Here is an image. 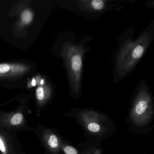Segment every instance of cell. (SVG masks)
I'll use <instances>...</instances> for the list:
<instances>
[{"instance_id": "3", "label": "cell", "mask_w": 154, "mask_h": 154, "mask_svg": "<svg viewBox=\"0 0 154 154\" xmlns=\"http://www.w3.org/2000/svg\"><path fill=\"white\" fill-rule=\"evenodd\" d=\"M153 114L151 96L146 87L142 86L139 90L131 111V119L136 126L143 127L150 121Z\"/></svg>"}, {"instance_id": "4", "label": "cell", "mask_w": 154, "mask_h": 154, "mask_svg": "<svg viewBox=\"0 0 154 154\" xmlns=\"http://www.w3.org/2000/svg\"><path fill=\"white\" fill-rule=\"evenodd\" d=\"M79 121L87 132L94 136L106 134L109 129L108 118L93 110H82L78 114Z\"/></svg>"}, {"instance_id": "2", "label": "cell", "mask_w": 154, "mask_h": 154, "mask_svg": "<svg viewBox=\"0 0 154 154\" xmlns=\"http://www.w3.org/2000/svg\"><path fill=\"white\" fill-rule=\"evenodd\" d=\"M85 51L82 45L73 44L71 41L65 43L62 49L61 54L64 59L71 90L76 95L81 92Z\"/></svg>"}, {"instance_id": "11", "label": "cell", "mask_w": 154, "mask_h": 154, "mask_svg": "<svg viewBox=\"0 0 154 154\" xmlns=\"http://www.w3.org/2000/svg\"><path fill=\"white\" fill-rule=\"evenodd\" d=\"M0 152L2 154H9L8 147L4 137L0 133Z\"/></svg>"}, {"instance_id": "1", "label": "cell", "mask_w": 154, "mask_h": 154, "mask_svg": "<svg viewBox=\"0 0 154 154\" xmlns=\"http://www.w3.org/2000/svg\"><path fill=\"white\" fill-rule=\"evenodd\" d=\"M151 40L150 34L145 32L135 41L127 40L117 57V72L123 75L132 70L143 56Z\"/></svg>"}, {"instance_id": "7", "label": "cell", "mask_w": 154, "mask_h": 154, "mask_svg": "<svg viewBox=\"0 0 154 154\" xmlns=\"http://www.w3.org/2000/svg\"><path fill=\"white\" fill-rule=\"evenodd\" d=\"M79 6L83 9L89 11H101L105 9L106 6V1L103 0L82 1H79Z\"/></svg>"}, {"instance_id": "8", "label": "cell", "mask_w": 154, "mask_h": 154, "mask_svg": "<svg viewBox=\"0 0 154 154\" xmlns=\"http://www.w3.org/2000/svg\"><path fill=\"white\" fill-rule=\"evenodd\" d=\"M51 95V90L48 85H40L35 91L36 98L38 105L43 106L46 103Z\"/></svg>"}, {"instance_id": "13", "label": "cell", "mask_w": 154, "mask_h": 154, "mask_svg": "<svg viewBox=\"0 0 154 154\" xmlns=\"http://www.w3.org/2000/svg\"><path fill=\"white\" fill-rule=\"evenodd\" d=\"M85 154H102L101 150L100 149L91 148L89 150L85 151Z\"/></svg>"}, {"instance_id": "9", "label": "cell", "mask_w": 154, "mask_h": 154, "mask_svg": "<svg viewBox=\"0 0 154 154\" xmlns=\"http://www.w3.org/2000/svg\"><path fill=\"white\" fill-rule=\"evenodd\" d=\"M3 122L8 124L10 126L17 127L23 124L24 122V117L21 112H16L10 114L8 117H5Z\"/></svg>"}, {"instance_id": "15", "label": "cell", "mask_w": 154, "mask_h": 154, "mask_svg": "<svg viewBox=\"0 0 154 154\" xmlns=\"http://www.w3.org/2000/svg\"><path fill=\"white\" fill-rule=\"evenodd\" d=\"M45 82L44 79H42L40 81V85H45Z\"/></svg>"}, {"instance_id": "5", "label": "cell", "mask_w": 154, "mask_h": 154, "mask_svg": "<svg viewBox=\"0 0 154 154\" xmlns=\"http://www.w3.org/2000/svg\"><path fill=\"white\" fill-rule=\"evenodd\" d=\"M29 70V66L20 63H0V78L20 76Z\"/></svg>"}, {"instance_id": "14", "label": "cell", "mask_w": 154, "mask_h": 154, "mask_svg": "<svg viewBox=\"0 0 154 154\" xmlns=\"http://www.w3.org/2000/svg\"><path fill=\"white\" fill-rule=\"evenodd\" d=\"M38 78V77H36V78H33V79L31 80V82H30V85H28L29 88H30L32 86H35L37 85V80Z\"/></svg>"}, {"instance_id": "6", "label": "cell", "mask_w": 154, "mask_h": 154, "mask_svg": "<svg viewBox=\"0 0 154 154\" xmlns=\"http://www.w3.org/2000/svg\"><path fill=\"white\" fill-rule=\"evenodd\" d=\"M42 139L44 145L51 153L57 154L61 149V139L50 130H45L42 132Z\"/></svg>"}, {"instance_id": "10", "label": "cell", "mask_w": 154, "mask_h": 154, "mask_svg": "<svg viewBox=\"0 0 154 154\" xmlns=\"http://www.w3.org/2000/svg\"><path fill=\"white\" fill-rule=\"evenodd\" d=\"M20 18L23 24L28 25L32 22L34 18V14L29 10L26 9L21 13Z\"/></svg>"}, {"instance_id": "16", "label": "cell", "mask_w": 154, "mask_h": 154, "mask_svg": "<svg viewBox=\"0 0 154 154\" xmlns=\"http://www.w3.org/2000/svg\"><path fill=\"white\" fill-rule=\"evenodd\" d=\"M83 154H85V152H84Z\"/></svg>"}, {"instance_id": "12", "label": "cell", "mask_w": 154, "mask_h": 154, "mask_svg": "<svg viewBox=\"0 0 154 154\" xmlns=\"http://www.w3.org/2000/svg\"><path fill=\"white\" fill-rule=\"evenodd\" d=\"M61 149L65 154H79L78 150L72 146L63 144Z\"/></svg>"}]
</instances>
